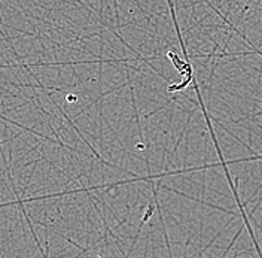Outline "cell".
I'll list each match as a JSON object with an SVG mask.
<instances>
[]
</instances>
